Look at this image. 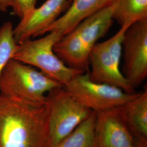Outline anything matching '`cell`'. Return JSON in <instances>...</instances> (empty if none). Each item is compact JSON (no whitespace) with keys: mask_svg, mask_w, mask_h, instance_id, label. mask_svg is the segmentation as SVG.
Instances as JSON below:
<instances>
[{"mask_svg":"<svg viewBox=\"0 0 147 147\" xmlns=\"http://www.w3.org/2000/svg\"><path fill=\"white\" fill-rule=\"evenodd\" d=\"M111 5L87 18L63 36L53 50L64 63L79 71H88L90 52L113 25Z\"/></svg>","mask_w":147,"mask_h":147,"instance_id":"cell-2","label":"cell"},{"mask_svg":"<svg viewBox=\"0 0 147 147\" xmlns=\"http://www.w3.org/2000/svg\"><path fill=\"white\" fill-rule=\"evenodd\" d=\"M47 130L44 147H54L86 119L93 111L80 104L63 87L47 94Z\"/></svg>","mask_w":147,"mask_h":147,"instance_id":"cell-4","label":"cell"},{"mask_svg":"<svg viewBox=\"0 0 147 147\" xmlns=\"http://www.w3.org/2000/svg\"><path fill=\"white\" fill-rule=\"evenodd\" d=\"M63 87L80 104L96 112L122 106L138 94L92 81L89 71L77 74Z\"/></svg>","mask_w":147,"mask_h":147,"instance_id":"cell-7","label":"cell"},{"mask_svg":"<svg viewBox=\"0 0 147 147\" xmlns=\"http://www.w3.org/2000/svg\"><path fill=\"white\" fill-rule=\"evenodd\" d=\"M96 112L82 122L73 131L54 147H93Z\"/></svg>","mask_w":147,"mask_h":147,"instance_id":"cell-14","label":"cell"},{"mask_svg":"<svg viewBox=\"0 0 147 147\" xmlns=\"http://www.w3.org/2000/svg\"><path fill=\"white\" fill-rule=\"evenodd\" d=\"M129 27H121L115 35L102 42H97L89 57L90 79L96 82L110 84L129 93H136L121 72L120 67L122 41Z\"/></svg>","mask_w":147,"mask_h":147,"instance_id":"cell-6","label":"cell"},{"mask_svg":"<svg viewBox=\"0 0 147 147\" xmlns=\"http://www.w3.org/2000/svg\"><path fill=\"white\" fill-rule=\"evenodd\" d=\"M112 1L71 0L70 5L63 15L47 28L44 34L56 32L63 37L82 20L110 5Z\"/></svg>","mask_w":147,"mask_h":147,"instance_id":"cell-11","label":"cell"},{"mask_svg":"<svg viewBox=\"0 0 147 147\" xmlns=\"http://www.w3.org/2000/svg\"><path fill=\"white\" fill-rule=\"evenodd\" d=\"M17 46L13 35L12 23L10 21L5 22L0 27V76L13 57Z\"/></svg>","mask_w":147,"mask_h":147,"instance_id":"cell-15","label":"cell"},{"mask_svg":"<svg viewBox=\"0 0 147 147\" xmlns=\"http://www.w3.org/2000/svg\"><path fill=\"white\" fill-rule=\"evenodd\" d=\"M70 3L71 0H47L40 7H36L13 28L16 44L44 35L45 30L67 10Z\"/></svg>","mask_w":147,"mask_h":147,"instance_id":"cell-10","label":"cell"},{"mask_svg":"<svg viewBox=\"0 0 147 147\" xmlns=\"http://www.w3.org/2000/svg\"><path fill=\"white\" fill-rule=\"evenodd\" d=\"M37 0H11L12 14L20 19L36 8Z\"/></svg>","mask_w":147,"mask_h":147,"instance_id":"cell-16","label":"cell"},{"mask_svg":"<svg viewBox=\"0 0 147 147\" xmlns=\"http://www.w3.org/2000/svg\"><path fill=\"white\" fill-rule=\"evenodd\" d=\"M62 37L56 32H50L44 37L27 39L18 44L12 58L39 69L64 86L82 72L69 67L55 53L53 47Z\"/></svg>","mask_w":147,"mask_h":147,"instance_id":"cell-5","label":"cell"},{"mask_svg":"<svg viewBox=\"0 0 147 147\" xmlns=\"http://www.w3.org/2000/svg\"><path fill=\"white\" fill-rule=\"evenodd\" d=\"M11 0H0V11L5 12L11 7Z\"/></svg>","mask_w":147,"mask_h":147,"instance_id":"cell-17","label":"cell"},{"mask_svg":"<svg viewBox=\"0 0 147 147\" xmlns=\"http://www.w3.org/2000/svg\"><path fill=\"white\" fill-rule=\"evenodd\" d=\"M112 16L121 27L147 19V0H113Z\"/></svg>","mask_w":147,"mask_h":147,"instance_id":"cell-13","label":"cell"},{"mask_svg":"<svg viewBox=\"0 0 147 147\" xmlns=\"http://www.w3.org/2000/svg\"><path fill=\"white\" fill-rule=\"evenodd\" d=\"M134 147H147V143L140 142L135 140V144Z\"/></svg>","mask_w":147,"mask_h":147,"instance_id":"cell-18","label":"cell"},{"mask_svg":"<svg viewBox=\"0 0 147 147\" xmlns=\"http://www.w3.org/2000/svg\"><path fill=\"white\" fill-rule=\"evenodd\" d=\"M124 64L121 72L135 89L147 76V19L137 21L124 33L122 41Z\"/></svg>","mask_w":147,"mask_h":147,"instance_id":"cell-8","label":"cell"},{"mask_svg":"<svg viewBox=\"0 0 147 147\" xmlns=\"http://www.w3.org/2000/svg\"><path fill=\"white\" fill-rule=\"evenodd\" d=\"M126 124L135 140L147 143V90L121 106Z\"/></svg>","mask_w":147,"mask_h":147,"instance_id":"cell-12","label":"cell"},{"mask_svg":"<svg viewBox=\"0 0 147 147\" xmlns=\"http://www.w3.org/2000/svg\"><path fill=\"white\" fill-rule=\"evenodd\" d=\"M135 144L121 106L96 112L93 147H134Z\"/></svg>","mask_w":147,"mask_h":147,"instance_id":"cell-9","label":"cell"},{"mask_svg":"<svg viewBox=\"0 0 147 147\" xmlns=\"http://www.w3.org/2000/svg\"><path fill=\"white\" fill-rule=\"evenodd\" d=\"M47 107L0 96V147H44Z\"/></svg>","mask_w":147,"mask_h":147,"instance_id":"cell-1","label":"cell"},{"mask_svg":"<svg viewBox=\"0 0 147 147\" xmlns=\"http://www.w3.org/2000/svg\"><path fill=\"white\" fill-rule=\"evenodd\" d=\"M62 84L31 65L11 58L0 76V96L44 104L47 94Z\"/></svg>","mask_w":147,"mask_h":147,"instance_id":"cell-3","label":"cell"}]
</instances>
